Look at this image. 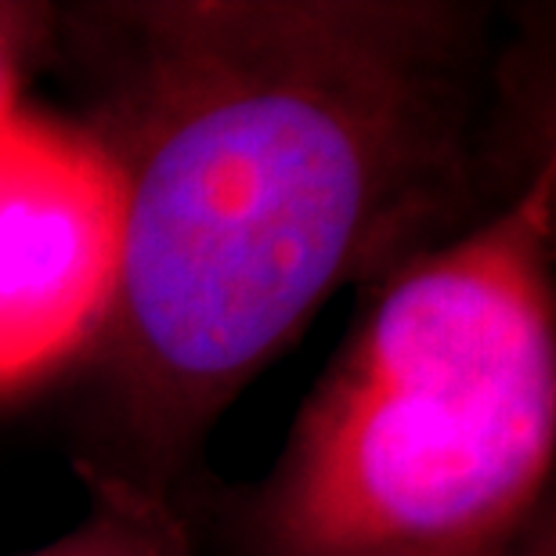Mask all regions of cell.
Masks as SVG:
<instances>
[{"label":"cell","instance_id":"cell-1","mask_svg":"<svg viewBox=\"0 0 556 556\" xmlns=\"http://www.w3.org/2000/svg\"><path fill=\"white\" fill-rule=\"evenodd\" d=\"M59 22L124 188L94 348L138 466L127 481L166 495L348 278L433 247L470 206L492 15L455 0H130Z\"/></svg>","mask_w":556,"mask_h":556},{"label":"cell","instance_id":"cell-2","mask_svg":"<svg viewBox=\"0 0 556 556\" xmlns=\"http://www.w3.org/2000/svg\"><path fill=\"white\" fill-rule=\"evenodd\" d=\"M553 152L408 253L300 413L253 556H517L556 459Z\"/></svg>","mask_w":556,"mask_h":556},{"label":"cell","instance_id":"cell-3","mask_svg":"<svg viewBox=\"0 0 556 556\" xmlns=\"http://www.w3.org/2000/svg\"><path fill=\"white\" fill-rule=\"evenodd\" d=\"M124 257V188L87 124L0 116V397L98 343Z\"/></svg>","mask_w":556,"mask_h":556},{"label":"cell","instance_id":"cell-4","mask_svg":"<svg viewBox=\"0 0 556 556\" xmlns=\"http://www.w3.org/2000/svg\"><path fill=\"white\" fill-rule=\"evenodd\" d=\"M91 473V509L73 531L29 556H192L181 520L138 481L113 470Z\"/></svg>","mask_w":556,"mask_h":556},{"label":"cell","instance_id":"cell-5","mask_svg":"<svg viewBox=\"0 0 556 556\" xmlns=\"http://www.w3.org/2000/svg\"><path fill=\"white\" fill-rule=\"evenodd\" d=\"M59 11L48 4L0 0V116L22 105V84L51 40Z\"/></svg>","mask_w":556,"mask_h":556},{"label":"cell","instance_id":"cell-6","mask_svg":"<svg viewBox=\"0 0 556 556\" xmlns=\"http://www.w3.org/2000/svg\"><path fill=\"white\" fill-rule=\"evenodd\" d=\"M517 556H539V553H525V549H520V553H517Z\"/></svg>","mask_w":556,"mask_h":556}]
</instances>
